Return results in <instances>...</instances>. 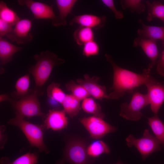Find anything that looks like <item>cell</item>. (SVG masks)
<instances>
[{
  "label": "cell",
  "mask_w": 164,
  "mask_h": 164,
  "mask_svg": "<svg viewBox=\"0 0 164 164\" xmlns=\"http://www.w3.org/2000/svg\"><path fill=\"white\" fill-rule=\"evenodd\" d=\"M105 57L111 65L113 73V84L110 89L112 91L108 94V99H118L126 93H133L134 89L144 84L151 75L149 68L144 69L142 73H137L118 66L111 55L105 54Z\"/></svg>",
  "instance_id": "cell-1"
},
{
  "label": "cell",
  "mask_w": 164,
  "mask_h": 164,
  "mask_svg": "<svg viewBox=\"0 0 164 164\" xmlns=\"http://www.w3.org/2000/svg\"><path fill=\"white\" fill-rule=\"evenodd\" d=\"M33 58L36 60V63L30 66L28 71L33 77L35 87L39 88L48 80L53 67L65 61V60L58 57L53 52L49 50L35 54Z\"/></svg>",
  "instance_id": "cell-2"
},
{
  "label": "cell",
  "mask_w": 164,
  "mask_h": 164,
  "mask_svg": "<svg viewBox=\"0 0 164 164\" xmlns=\"http://www.w3.org/2000/svg\"><path fill=\"white\" fill-rule=\"evenodd\" d=\"M87 141L77 137L67 138L62 158L56 164H91L94 159L90 157L87 151Z\"/></svg>",
  "instance_id": "cell-3"
},
{
  "label": "cell",
  "mask_w": 164,
  "mask_h": 164,
  "mask_svg": "<svg viewBox=\"0 0 164 164\" xmlns=\"http://www.w3.org/2000/svg\"><path fill=\"white\" fill-rule=\"evenodd\" d=\"M15 117L9 119L8 124L17 126L24 133L31 147L37 148L41 152L46 154L50 151L43 141V125L31 123L25 120L24 117L17 112Z\"/></svg>",
  "instance_id": "cell-4"
},
{
  "label": "cell",
  "mask_w": 164,
  "mask_h": 164,
  "mask_svg": "<svg viewBox=\"0 0 164 164\" xmlns=\"http://www.w3.org/2000/svg\"><path fill=\"white\" fill-rule=\"evenodd\" d=\"M42 94L39 88L35 87L29 91L28 94L21 99L15 100L11 98L9 101L15 110V112L24 117H44L45 114L41 110L38 98Z\"/></svg>",
  "instance_id": "cell-5"
},
{
  "label": "cell",
  "mask_w": 164,
  "mask_h": 164,
  "mask_svg": "<svg viewBox=\"0 0 164 164\" xmlns=\"http://www.w3.org/2000/svg\"><path fill=\"white\" fill-rule=\"evenodd\" d=\"M127 145L129 147H136L141 154L143 160L152 153L161 149V144L156 137L151 134L148 129H145L143 136L140 138H135L130 134L126 138Z\"/></svg>",
  "instance_id": "cell-6"
},
{
  "label": "cell",
  "mask_w": 164,
  "mask_h": 164,
  "mask_svg": "<svg viewBox=\"0 0 164 164\" xmlns=\"http://www.w3.org/2000/svg\"><path fill=\"white\" fill-rule=\"evenodd\" d=\"M149 104L147 94L135 92L133 93L129 103L124 102L121 104L119 115L126 119L137 121L142 117L141 110Z\"/></svg>",
  "instance_id": "cell-7"
},
{
  "label": "cell",
  "mask_w": 164,
  "mask_h": 164,
  "mask_svg": "<svg viewBox=\"0 0 164 164\" xmlns=\"http://www.w3.org/2000/svg\"><path fill=\"white\" fill-rule=\"evenodd\" d=\"M103 119L93 115L81 118L79 120L88 132L91 137L98 139L117 129L116 127L111 125Z\"/></svg>",
  "instance_id": "cell-8"
},
{
  "label": "cell",
  "mask_w": 164,
  "mask_h": 164,
  "mask_svg": "<svg viewBox=\"0 0 164 164\" xmlns=\"http://www.w3.org/2000/svg\"><path fill=\"white\" fill-rule=\"evenodd\" d=\"M144 84L147 88L151 109L154 114H158L164 102V81H158L150 75Z\"/></svg>",
  "instance_id": "cell-9"
},
{
  "label": "cell",
  "mask_w": 164,
  "mask_h": 164,
  "mask_svg": "<svg viewBox=\"0 0 164 164\" xmlns=\"http://www.w3.org/2000/svg\"><path fill=\"white\" fill-rule=\"evenodd\" d=\"M18 1L20 5H25L31 10L34 15L33 19H51L52 25L56 22L57 16L54 12L52 5L32 0H19Z\"/></svg>",
  "instance_id": "cell-10"
},
{
  "label": "cell",
  "mask_w": 164,
  "mask_h": 164,
  "mask_svg": "<svg viewBox=\"0 0 164 164\" xmlns=\"http://www.w3.org/2000/svg\"><path fill=\"white\" fill-rule=\"evenodd\" d=\"M100 80L98 76L91 77L88 74H85L83 78H78L76 81L78 84L83 86L91 96L95 99L99 100L103 98L108 99V94L107 93L106 87L98 83Z\"/></svg>",
  "instance_id": "cell-11"
},
{
  "label": "cell",
  "mask_w": 164,
  "mask_h": 164,
  "mask_svg": "<svg viewBox=\"0 0 164 164\" xmlns=\"http://www.w3.org/2000/svg\"><path fill=\"white\" fill-rule=\"evenodd\" d=\"M32 20L27 19H20L15 26L13 30L5 36L11 41L18 44H26L33 39L30 32Z\"/></svg>",
  "instance_id": "cell-12"
},
{
  "label": "cell",
  "mask_w": 164,
  "mask_h": 164,
  "mask_svg": "<svg viewBox=\"0 0 164 164\" xmlns=\"http://www.w3.org/2000/svg\"><path fill=\"white\" fill-rule=\"evenodd\" d=\"M63 110H50L44 117V128L54 131H60L66 128L68 123L67 117Z\"/></svg>",
  "instance_id": "cell-13"
},
{
  "label": "cell",
  "mask_w": 164,
  "mask_h": 164,
  "mask_svg": "<svg viewBox=\"0 0 164 164\" xmlns=\"http://www.w3.org/2000/svg\"><path fill=\"white\" fill-rule=\"evenodd\" d=\"M106 21V17L105 15L99 16L85 14L74 16L69 21V24L73 25L77 24L80 26L98 29L104 26Z\"/></svg>",
  "instance_id": "cell-14"
},
{
  "label": "cell",
  "mask_w": 164,
  "mask_h": 164,
  "mask_svg": "<svg viewBox=\"0 0 164 164\" xmlns=\"http://www.w3.org/2000/svg\"><path fill=\"white\" fill-rule=\"evenodd\" d=\"M156 42V40L140 36L136 38L133 41V46H140L151 60V62L149 64L148 67L151 69L155 65L159 55Z\"/></svg>",
  "instance_id": "cell-15"
},
{
  "label": "cell",
  "mask_w": 164,
  "mask_h": 164,
  "mask_svg": "<svg viewBox=\"0 0 164 164\" xmlns=\"http://www.w3.org/2000/svg\"><path fill=\"white\" fill-rule=\"evenodd\" d=\"M77 0H56L55 1L59 11L56 20L53 25L55 26H65L67 24L66 18L71 13Z\"/></svg>",
  "instance_id": "cell-16"
},
{
  "label": "cell",
  "mask_w": 164,
  "mask_h": 164,
  "mask_svg": "<svg viewBox=\"0 0 164 164\" xmlns=\"http://www.w3.org/2000/svg\"><path fill=\"white\" fill-rule=\"evenodd\" d=\"M138 22L142 28L137 31L139 36L156 40L161 39L162 42L164 41V27L147 25L141 19L139 20Z\"/></svg>",
  "instance_id": "cell-17"
},
{
  "label": "cell",
  "mask_w": 164,
  "mask_h": 164,
  "mask_svg": "<svg viewBox=\"0 0 164 164\" xmlns=\"http://www.w3.org/2000/svg\"><path fill=\"white\" fill-rule=\"evenodd\" d=\"M22 49L10 43L3 38H0V60L2 65H5L11 61L13 56Z\"/></svg>",
  "instance_id": "cell-18"
},
{
  "label": "cell",
  "mask_w": 164,
  "mask_h": 164,
  "mask_svg": "<svg viewBox=\"0 0 164 164\" xmlns=\"http://www.w3.org/2000/svg\"><path fill=\"white\" fill-rule=\"evenodd\" d=\"M30 84L29 74H26L19 78L15 83V90L11 93L12 98L15 100H19L28 93Z\"/></svg>",
  "instance_id": "cell-19"
},
{
  "label": "cell",
  "mask_w": 164,
  "mask_h": 164,
  "mask_svg": "<svg viewBox=\"0 0 164 164\" xmlns=\"http://www.w3.org/2000/svg\"><path fill=\"white\" fill-rule=\"evenodd\" d=\"M80 101L72 94H67L61 104L66 113L73 118L77 114L81 109Z\"/></svg>",
  "instance_id": "cell-20"
},
{
  "label": "cell",
  "mask_w": 164,
  "mask_h": 164,
  "mask_svg": "<svg viewBox=\"0 0 164 164\" xmlns=\"http://www.w3.org/2000/svg\"><path fill=\"white\" fill-rule=\"evenodd\" d=\"M73 37L78 45L83 46L87 43L94 40V34L93 29L80 26L74 31Z\"/></svg>",
  "instance_id": "cell-21"
},
{
  "label": "cell",
  "mask_w": 164,
  "mask_h": 164,
  "mask_svg": "<svg viewBox=\"0 0 164 164\" xmlns=\"http://www.w3.org/2000/svg\"><path fill=\"white\" fill-rule=\"evenodd\" d=\"M87 154L91 158L94 159L104 154H109L110 150L107 145L102 140L92 142L87 146Z\"/></svg>",
  "instance_id": "cell-22"
},
{
  "label": "cell",
  "mask_w": 164,
  "mask_h": 164,
  "mask_svg": "<svg viewBox=\"0 0 164 164\" xmlns=\"http://www.w3.org/2000/svg\"><path fill=\"white\" fill-rule=\"evenodd\" d=\"M148 7V15L147 20L148 22L156 18L161 20L164 24V5L159 1H154L150 2L146 1Z\"/></svg>",
  "instance_id": "cell-23"
},
{
  "label": "cell",
  "mask_w": 164,
  "mask_h": 164,
  "mask_svg": "<svg viewBox=\"0 0 164 164\" xmlns=\"http://www.w3.org/2000/svg\"><path fill=\"white\" fill-rule=\"evenodd\" d=\"M148 123L156 138L160 142L164 148V123L160 119L158 114H154L148 118Z\"/></svg>",
  "instance_id": "cell-24"
},
{
  "label": "cell",
  "mask_w": 164,
  "mask_h": 164,
  "mask_svg": "<svg viewBox=\"0 0 164 164\" xmlns=\"http://www.w3.org/2000/svg\"><path fill=\"white\" fill-rule=\"evenodd\" d=\"M38 155L36 153L28 152L11 161L7 157H2L0 164H36L38 162Z\"/></svg>",
  "instance_id": "cell-25"
},
{
  "label": "cell",
  "mask_w": 164,
  "mask_h": 164,
  "mask_svg": "<svg viewBox=\"0 0 164 164\" xmlns=\"http://www.w3.org/2000/svg\"><path fill=\"white\" fill-rule=\"evenodd\" d=\"M81 107L85 112L93 116L103 118L105 117L101 106L92 98L88 97L83 100Z\"/></svg>",
  "instance_id": "cell-26"
},
{
  "label": "cell",
  "mask_w": 164,
  "mask_h": 164,
  "mask_svg": "<svg viewBox=\"0 0 164 164\" xmlns=\"http://www.w3.org/2000/svg\"><path fill=\"white\" fill-rule=\"evenodd\" d=\"M0 19L10 24L12 26H15L20 20L16 12L8 7L6 3L0 1Z\"/></svg>",
  "instance_id": "cell-27"
},
{
  "label": "cell",
  "mask_w": 164,
  "mask_h": 164,
  "mask_svg": "<svg viewBox=\"0 0 164 164\" xmlns=\"http://www.w3.org/2000/svg\"><path fill=\"white\" fill-rule=\"evenodd\" d=\"M67 90L70 91L71 94L80 101L91 96L86 89L82 85L71 80L65 84Z\"/></svg>",
  "instance_id": "cell-28"
},
{
  "label": "cell",
  "mask_w": 164,
  "mask_h": 164,
  "mask_svg": "<svg viewBox=\"0 0 164 164\" xmlns=\"http://www.w3.org/2000/svg\"><path fill=\"white\" fill-rule=\"evenodd\" d=\"M60 83L52 82L48 86L46 92L48 97L61 104L66 94L60 88Z\"/></svg>",
  "instance_id": "cell-29"
},
{
  "label": "cell",
  "mask_w": 164,
  "mask_h": 164,
  "mask_svg": "<svg viewBox=\"0 0 164 164\" xmlns=\"http://www.w3.org/2000/svg\"><path fill=\"white\" fill-rule=\"evenodd\" d=\"M120 4L123 9H129L132 12L140 14L145 11V5L140 0H122Z\"/></svg>",
  "instance_id": "cell-30"
},
{
  "label": "cell",
  "mask_w": 164,
  "mask_h": 164,
  "mask_svg": "<svg viewBox=\"0 0 164 164\" xmlns=\"http://www.w3.org/2000/svg\"><path fill=\"white\" fill-rule=\"evenodd\" d=\"M100 50V47L94 40L90 41L83 46L82 54L86 57L98 55Z\"/></svg>",
  "instance_id": "cell-31"
},
{
  "label": "cell",
  "mask_w": 164,
  "mask_h": 164,
  "mask_svg": "<svg viewBox=\"0 0 164 164\" xmlns=\"http://www.w3.org/2000/svg\"><path fill=\"white\" fill-rule=\"evenodd\" d=\"M101 1L104 5L112 11L116 19H120L123 18L124 17L123 12L121 11L118 10L116 9L113 0H102Z\"/></svg>",
  "instance_id": "cell-32"
},
{
  "label": "cell",
  "mask_w": 164,
  "mask_h": 164,
  "mask_svg": "<svg viewBox=\"0 0 164 164\" xmlns=\"http://www.w3.org/2000/svg\"><path fill=\"white\" fill-rule=\"evenodd\" d=\"M12 27L10 24L0 19V38L11 32L13 29Z\"/></svg>",
  "instance_id": "cell-33"
},
{
  "label": "cell",
  "mask_w": 164,
  "mask_h": 164,
  "mask_svg": "<svg viewBox=\"0 0 164 164\" xmlns=\"http://www.w3.org/2000/svg\"><path fill=\"white\" fill-rule=\"evenodd\" d=\"M163 50L162 52L160 58L156 62V70L160 75L164 77V41L162 42Z\"/></svg>",
  "instance_id": "cell-34"
},
{
  "label": "cell",
  "mask_w": 164,
  "mask_h": 164,
  "mask_svg": "<svg viewBox=\"0 0 164 164\" xmlns=\"http://www.w3.org/2000/svg\"><path fill=\"white\" fill-rule=\"evenodd\" d=\"M6 127L3 125L0 126V148L2 150L4 148L5 145L7 141L8 138L5 134Z\"/></svg>",
  "instance_id": "cell-35"
},
{
  "label": "cell",
  "mask_w": 164,
  "mask_h": 164,
  "mask_svg": "<svg viewBox=\"0 0 164 164\" xmlns=\"http://www.w3.org/2000/svg\"><path fill=\"white\" fill-rule=\"evenodd\" d=\"M11 98H10V97L9 94H2L0 95V102H2V101H9Z\"/></svg>",
  "instance_id": "cell-36"
},
{
  "label": "cell",
  "mask_w": 164,
  "mask_h": 164,
  "mask_svg": "<svg viewBox=\"0 0 164 164\" xmlns=\"http://www.w3.org/2000/svg\"><path fill=\"white\" fill-rule=\"evenodd\" d=\"M115 164H123L121 162H118Z\"/></svg>",
  "instance_id": "cell-37"
}]
</instances>
